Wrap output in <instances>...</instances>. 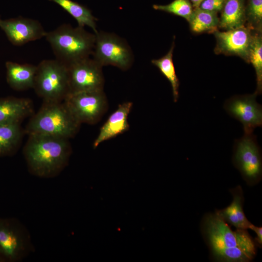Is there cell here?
I'll return each mask as SVG.
<instances>
[{
    "label": "cell",
    "mask_w": 262,
    "mask_h": 262,
    "mask_svg": "<svg viewBox=\"0 0 262 262\" xmlns=\"http://www.w3.org/2000/svg\"><path fill=\"white\" fill-rule=\"evenodd\" d=\"M201 229L213 260L249 262L257 253V245L247 229L232 230L216 213L203 217Z\"/></svg>",
    "instance_id": "obj_1"
},
{
    "label": "cell",
    "mask_w": 262,
    "mask_h": 262,
    "mask_svg": "<svg viewBox=\"0 0 262 262\" xmlns=\"http://www.w3.org/2000/svg\"><path fill=\"white\" fill-rule=\"evenodd\" d=\"M28 136L23 152L29 172L41 178L59 175L67 165L71 153L69 139L39 134Z\"/></svg>",
    "instance_id": "obj_2"
},
{
    "label": "cell",
    "mask_w": 262,
    "mask_h": 262,
    "mask_svg": "<svg viewBox=\"0 0 262 262\" xmlns=\"http://www.w3.org/2000/svg\"><path fill=\"white\" fill-rule=\"evenodd\" d=\"M55 59L68 66L90 57L94 47L96 35L78 26L63 24L47 32L45 36Z\"/></svg>",
    "instance_id": "obj_3"
},
{
    "label": "cell",
    "mask_w": 262,
    "mask_h": 262,
    "mask_svg": "<svg viewBox=\"0 0 262 262\" xmlns=\"http://www.w3.org/2000/svg\"><path fill=\"white\" fill-rule=\"evenodd\" d=\"M81 124L63 102H43L30 118L24 130L28 135L39 134L69 139L79 131Z\"/></svg>",
    "instance_id": "obj_4"
},
{
    "label": "cell",
    "mask_w": 262,
    "mask_h": 262,
    "mask_svg": "<svg viewBox=\"0 0 262 262\" xmlns=\"http://www.w3.org/2000/svg\"><path fill=\"white\" fill-rule=\"evenodd\" d=\"M33 89L43 102H63L70 93L67 66L56 59L42 61Z\"/></svg>",
    "instance_id": "obj_5"
},
{
    "label": "cell",
    "mask_w": 262,
    "mask_h": 262,
    "mask_svg": "<svg viewBox=\"0 0 262 262\" xmlns=\"http://www.w3.org/2000/svg\"><path fill=\"white\" fill-rule=\"evenodd\" d=\"M34 247L25 227L14 218H0V262H20Z\"/></svg>",
    "instance_id": "obj_6"
},
{
    "label": "cell",
    "mask_w": 262,
    "mask_h": 262,
    "mask_svg": "<svg viewBox=\"0 0 262 262\" xmlns=\"http://www.w3.org/2000/svg\"><path fill=\"white\" fill-rule=\"evenodd\" d=\"M96 39L91 56L102 67L113 66L126 70L133 62L131 48L123 39L118 35L104 32L95 33Z\"/></svg>",
    "instance_id": "obj_7"
},
{
    "label": "cell",
    "mask_w": 262,
    "mask_h": 262,
    "mask_svg": "<svg viewBox=\"0 0 262 262\" xmlns=\"http://www.w3.org/2000/svg\"><path fill=\"white\" fill-rule=\"evenodd\" d=\"M233 163L246 183L253 185L262 176V153L256 136L245 133L234 143Z\"/></svg>",
    "instance_id": "obj_8"
},
{
    "label": "cell",
    "mask_w": 262,
    "mask_h": 262,
    "mask_svg": "<svg viewBox=\"0 0 262 262\" xmlns=\"http://www.w3.org/2000/svg\"><path fill=\"white\" fill-rule=\"evenodd\" d=\"M63 102L81 124L97 123L108 108L103 90L70 93Z\"/></svg>",
    "instance_id": "obj_9"
},
{
    "label": "cell",
    "mask_w": 262,
    "mask_h": 262,
    "mask_svg": "<svg viewBox=\"0 0 262 262\" xmlns=\"http://www.w3.org/2000/svg\"><path fill=\"white\" fill-rule=\"evenodd\" d=\"M67 66L70 93L103 90L102 66L92 58H86Z\"/></svg>",
    "instance_id": "obj_10"
},
{
    "label": "cell",
    "mask_w": 262,
    "mask_h": 262,
    "mask_svg": "<svg viewBox=\"0 0 262 262\" xmlns=\"http://www.w3.org/2000/svg\"><path fill=\"white\" fill-rule=\"evenodd\" d=\"M258 94L234 96L224 104L226 111L243 126L245 133H252L254 130L262 125V107L257 102Z\"/></svg>",
    "instance_id": "obj_11"
},
{
    "label": "cell",
    "mask_w": 262,
    "mask_h": 262,
    "mask_svg": "<svg viewBox=\"0 0 262 262\" xmlns=\"http://www.w3.org/2000/svg\"><path fill=\"white\" fill-rule=\"evenodd\" d=\"M253 33V31L245 25L224 31L216 30L213 32L216 39L214 53L239 56L249 63Z\"/></svg>",
    "instance_id": "obj_12"
},
{
    "label": "cell",
    "mask_w": 262,
    "mask_h": 262,
    "mask_svg": "<svg viewBox=\"0 0 262 262\" xmlns=\"http://www.w3.org/2000/svg\"><path fill=\"white\" fill-rule=\"evenodd\" d=\"M0 28L9 41L17 46L40 39L47 33L39 21L22 16L6 19L0 17Z\"/></svg>",
    "instance_id": "obj_13"
},
{
    "label": "cell",
    "mask_w": 262,
    "mask_h": 262,
    "mask_svg": "<svg viewBox=\"0 0 262 262\" xmlns=\"http://www.w3.org/2000/svg\"><path fill=\"white\" fill-rule=\"evenodd\" d=\"M132 105L131 101H126L118 105L100 129L99 133L93 144L94 148H97L102 142L129 130L128 116Z\"/></svg>",
    "instance_id": "obj_14"
},
{
    "label": "cell",
    "mask_w": 262,
    "mask_h": 262,
    "mask_svg": "<svg viewBox=\"0 0 262 262\" xmlns=\"http://www.w3.org/2000/svg\"><path fill=\"white\" fill-rule=\"evenodd\" d=\"M34 114L32 101L13 97L0 98V125L21 123Z\"/></svg>",
    "instance_id": "obj_15"
},
{
    "label": "cell",
    "mask_w": 262,
    "mask_h": 262,
    "mask_svg": "<svg viewBox=\"0 0 262 262\" xmlns=\"http://www.w3.org/2000/svg\"><path fill=\"white\" fill-rule=\"evenodd\" d=\"M5 67L7 82L12 89L22 91L33 88L37 66L7 61Z\"/></svg>",
    "instance_id": "obj_16"
},
{
    "label": "cell",
    "mask_w": 262,
    "mask_h": 262,
    "mask_svg": "<svg viewBox=\"0 0 262 262\" xmlns=\"http://www.w3.org/2000/svg\"><path fill=\"white\" fill-rule=\"evenodd\" d=\"M233 196L231 204L226 208L216 210L215 213L229 225L237 229H247L251 222L247 219L243 211L244 198L241 186L230 190Z\"/></svg>",
    "instance_id": "obj_17"
},
{
    "label": "cell",
    "mask_w": 262,
    "mask_h": 262,
    "mask_svg": "<svg viewBox=\"0 0 262 262\" xmlns=\"http://www.w3.org/2000/svg\"><path fill=\"white\" fill-rule=\"evenodd\" d=\"M246 0H226L221 11L218 28L226 31L245 26Z\"/></svg>",
    "instance_id": "obj_18"
},
{
    "label": "cell",
    "mask_w": 262,
    "mask_h": 262,
    "mask_svg": "<svg viewBox=\"0 0 262 262\" xmlns=\"http://www.w3.org/2000/svg\"><path fill=\"white\" fill-rule=\"evenodd\" d=\"M24 130L20 123L0 125V157L11 156L18 149Z\"/></svg>",
    "instance_id": "obj_19"
},
{
    "label": "cell",
    "mask_w": 262,
    "mask_h": 262,
    "mask_svg": "<svg viewBox=\"0 0 262 262\" xmlns=\"http://www.w3.org/2000/svg\"><path fill=\"white\" fill-rule=\"evenodd\" d=\"M61 6L78 23V26L91 28L94 33L98 32L96 22L97 19L91 11L85 6L72 0H49Z\"/></svg>",
    "instance_id": "obj_20"
},
{
    "label": "cell",
    "mask_w": 262,
    "mask_h": 262,
    "mask_svg": "<svg viewBox=\"0 0 262 262\" xmlns=\"http://www.w3.org/2000/svg\"><path fill=\"white\" fill-rule=\"evenodd\" d=\"M219 22L217 13L202 10L198 7L194 8L188 21L191 30L196 33H213L217 30Z\"/></svg>",
    "instance_id": "obj_21"
},
{
    "label": "cell",
    "mask_w": 262,
    "mask_h": 262,
    "mask_svg": "<svg viewBox=\"0 0 262 262\" xmlns=\"http://www.w3.org/2000/svg\"><path fill=\"white\" fill-rule=\"evenodd\" d=\"M174 47V41H173L168 52L160 58L152 60L151 63L158 68L162 74L169 82L172 90L173 100L176 102L179 97L180 82L176 75L173 61Z\"/></svg>",
    "instance_id": "obj_22"
},
{
    "label": "cell",
    "mask_w": 262,
    "mask_h": 262,
    "mask_svg": "<svg viewBox=\"0 0 262 262\" xmlns=\"http://www.w3.org/2000/svg\"><path fill=\"white\" fill-rule=\"evenodd\" d=\"M249 63H251L256 73L258 95L262 91V32L253 31L249 54Z\"/></svg>",
    "instance_id": "obj_23"
},
{
    "label": "cell",
    "mask_w": 262,
    "mask_h": 262,
    "mask_svg": "<svg viewBox=\"0 0 262 262\" xmlns=\"http://www.w3.org/2000/svg\"><path fill=\"white\" fill-rule=\"evenodd\" d=\"M245 14L247 26L251 30L262 32V0H247Z\"/></svg>",
    "instance_id": "obj_24"
},
{
    "label": "cell",
    "mask_w": 262,
    "mask_h": 262,
    "mask_svg": "<svg viewBox=\"0 0 262 262\" xmlns=\"http://www.w3.org/2000/svg\"><path fill=\"white\" fill-rule=\"evenodd\" d=\"M152 7L156 10L181 16L188 22L194 8L189 0H174L166 5L154 4Z\"/></svg>",
    "instance_id": "obj_25"
},
{
    "label": "cell",
    "mask_w": 262,
    "mask_h": 262,
    "mask_svg": "<svg viewBox=\"0 0 262 262\" xmlns=\"http://www.w3.org/2000/svg\"><path fill=\"white\" fill-rule=\"evenodd\" d=\"M226 0H203L198 7L200 9L218 14L221 12Z\"/></svg>",
    "instance_id": "obj_26"
},
{
    "label": "cell",
    "mask_w": 262,
    "mask_h": 262,
    "mask_svg": "<svg viewBox=\"0 0 262 262\" xmlns=\"http://www.w3.org/2000/svg\"><path fill=\"white\" fill-rule=\"evenodd\" d=\"M249 229L253 230L256 234L257 237L254 241L257 246L259 247H261L262 245V228L261 227L256 226L251 223L249 226Z\"/></svg>",
    "instance_id": "obj_27"
},
{
    "label": "cell",
    "mask_w": 262,
    "mask_h": 262,
    "mask_svg": "<svg viewBox=\"0 0 262 262\" xmlns=\"http://www.w3.org/2000/svg\"><path fill=\"white\" fill-rule=\"evenodd\" d=\"M192 3L194 8H197L203 0H189Z\"/></svg>",
    "instance_id": "obj_28"
}]
</instances>
